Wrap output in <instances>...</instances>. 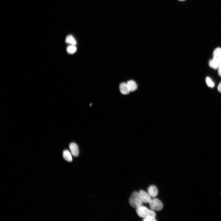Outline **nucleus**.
<instances>
[{"instance_id":"obj_1","label":"nucleus","mask_w":221,"mask_h":221,"mask_svg":"<svg viewBox=\"0 0 221 221\" xmlns=\"http://www.w3.org/2000/svg\"><path fill=\"white\" fill-rule=\"evenodd\" d=\"M221 63V48H217L213 52V58L209 60V65L211 68L216 69Z\"/></svg>"},{"instance_id":"obj_2","label":"nucleus","mask_w":221,"mask_h":221,"mask_svg":"<svg viewBox=\"0 0 221 221\" xmlns=\"http://www.w3.org/2000/svg\"><path fill=\"white\" fill-rule=\"evenodd\" d=\"M136 212L140 217L145 218L149 216L155 217L156 214L153 210L149 209L147 207L141 206L136 209Z\"/></svg>"},{"instance_id":"obj_3","label":"nucleus","mask_w":221,"mask_h":221,"mask_svg":"<svg viewBox=\"0 0 221 221\" xmlns=\"http://www.w3.org/2000/svg\"><path fill=\"white\" fill-rule=\"evenodd\" d=\"M129 202L133 207L137 208L142 206L143 202L140 199L139 192H134L129 199Z\"/></svg>"},{"instance_id":"obj_4","label":"nucleus","mask_w":221,"mask_h":221,"mask_svg":"<svg viewBox=\"0 0 221 221\" xmlns=\"http://www.w3.org/2000/svg\"><path fill=\"white\" fill-rule=\"evenodd\" d=\"M149 204L150 208L153 210L159 211L163 207L162 202L157 198L151 199Z\"/></svg>"},{"instance_id":"obj_5","label":"nucleus","mask_w":221,"mask_h":221,"mask_svg":"<svg viewBox=\"0 0 221 221\" xmlns=\"http://www.w3.org/2000/svg\"><path fill=\"white\" fill-rule=\"evenodd\" d=\"M139 193L140 199L143 203H149L152 199L148 193L143 190L140 191Z\"/></svg>"},{"instance_id":"obj_6","label":"nucleus","mask_w":221,"mask_h":221,"mask_svg":"<svg viewBox=\"0 0 221 221\" xmlns=\"http://www.w3.org/2000/svg\"><path fill=\"white\" fill-rule=\"evenodd\" d=\"M70 149L72 154L75 157L77 156L79 153V150L77 145L74 143H70L69 145Z\"/></svg>"},{"instance_id":"obj_7","label":"nucleus","mask_w":221,"mask_h":221,"mask_svg":"<svg viewBox=\"0 0 221 221\" xmlns=\"http://www.w3.org/2000/svg\"><path fill=\"white\" fill-rule=\"evenodd\" d=\"M148 192L151 197H154L158 194V189L155 186L151 185L148 188Z\"/></svg>"},{"instance_id":"obj_8","label":"nucleus","mask_w":221,"mask_h":221,"mask_svg":"<svg viewBox=\"0 0 221 221\" xmlns=\"http://www.w3.org/2000/svg\"><path fill=\"white\" fill-rule=\"evenodd\" d=\"M119 89L121 93L123 95L127 94L130 91L127 83L124 82L120 84Z\"/></svg>"},{"instance_id":"obj_9","label":"nucleus","mask_w":221,"mask_h":221,"mask_svg":"<svg viewBox=\"0 0 221 221\" xmlns=\"http://www.w3.org/2000/svg\"><path fill=\"white\" fill-rule=\"evenodd\" d=\"M64 158L68 162H71L72 160V156L70 152L67 150H64L63 153Z\"/></svg>"},{"instance_id":"obj_10","label":"nucleus","mask_w":221,"mask_h":221,"mask_svg":"<svg viewBox=\"0 0 221 221\" xmlns=\"http://www.w3.org/2000/svg\"><path fill=\"white\" fill-rule=\"evenodd\" d=\"M127 84L130 91H134L137 88V84L134 80H129L127 81Z\"/></svg>"},{"instance_id":"obj_11","label":"nucleus","mask_w":221,"mask_h":221,"mask_svg":"<svg viewBox=\"0 0 221 221\" xmlns=\"http://www.w3.org/2000/svg\"><path fill=\"white\" fill-rule=\"evenodd\" d=\"M65 41L66 43L71 45H76V44L75 39L71 35L67 36L65 39Z\"/></svg>"},{"instance_id":"obj_12","label":"nucleus","mask_w":221,"mask_h":221,"mask_svg":"<svg viewBox=\"0 0 221 221\" xmlns=\"http://www.w3.org/2000/svg\"><path fill=\"white\" fill-rule=\"evenodd\" d=\"M77 48L75 45H70L67 48V52L70 54H72L75 53L76 51Z\"/></svg>"},{"instance_id":"obj_13","label":"nucleus","mask_w":221,"mask_h":221,"mask_svg":"<svg viewBox=\"0 0 221 221\" xmlns=\"http://www.w3.org/2000/svg\"><path fill=\"white\" fill-rule=\"evenodd\" d=\"M206 82L207 86L211 88H213L215 86V84L212 80L208 77H206Z\"/></svg>"},{"instance_id":"obj_14","label":"nucleus","mask_w":221,"mask_h":221,"mask_svg":"<svg viewBox=\"0 0 221 221\" xmlns=\"http://www.w3.org/2000/svg\"><path fill=\"white\" fill-rule=\"evenodd\" d=\"M143 220L144 221H156V220L155 217L152 216H149L144 218Z\"/></svg>"},{"instance_id":"obj_15","label":"nucleus","mask_w":221,"mask_h":221,"mask_svg":"<svg viewBox=\"0 0 221 221\" xmlns=\"http://www.w3.org/2000/svg\"><path fill=\"white\" fill-rule=\"evenodd\" d=\"M217 69L218 75L220 76L221 77V63Z\"/></svg>"},{"instance_id":"obj_16","label":"nucleus","mask_w":221,"mask_h":221,"mask_svg":"<svg viewBox=\"0 0 221 221\" xmlns=\"http://www.w3.org/2000/svg\"><path fill=\"white\" fill-rule=\"evenodd\" d=\"M217 90L218 91L221 93V82L219 84L217 87Z\"/></svg>"},{"instance_id":"obj_17","label":"nucleus","mask_w":221,"mask_h":221,"mask_svg":"<svg viewBox=\"0 0 221 221\" xmlns=\"http://www.w3.org/2000/svg\"><path fill=\"white\" fill-rule=\"evenodd\" d=\"M179 0L180 1H185V0Z\"/></svg>"}]
</instances>
